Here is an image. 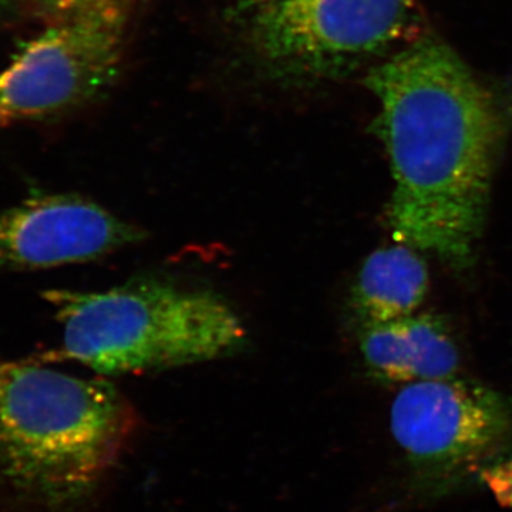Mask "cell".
Instances as JSON below:
<instances>
[{"label":"cell","instance_id":"obj_9","mask_svg":"<svg viewBox=\"0 0 512 512\" xmlns=\"http://www.w3.org/2000/svg\"><path fill=\"white\" fill-rule=\"evenodd\" d=\"M429 291V271L416 249L399 244L367 256L355 286L353 309L362 323H382L416 313Z\"/></svg>","mask_w":512,"mask_h":512},{"label":"cell","instance_id":"obj_5","mask_svg":"<svg viewBox=\"0 0 512 512\" xmlns=\"http://www.w3.org/2000/svg\"><path fill=\"white\" fill-rule=\"evenodd\" d=\"M390 429L421 490L443 494L508 444L512 403L456 376L404 384L390 409Z\"/></svg>","mask_w":512,"mask_h":512},{"label":"cell","instance_id":"obj_6","mask_svg":"<svg viewBox=\"0 0 512 512\" xmlns=\"http://www.w3.org/2000/svg\"><path fill=\"white\" fill-rule=\"evenodd\" d=\"M134 10L110 8L49 23L0 72V126L42 120L109 92L123 66Z\"/></svg>","mask_w":512,"mask_h":512},{"label":"cell","instance_id":"obj_1","mask_svg":"<svg viewBox=\"0 0 512 512\" xmlns=\"http://www.w3.org/2000/svg\"><path fill=\"white\" fill-rule=\"evenodd\" d=\"M367 86L380 101L376 128L394 181L387 227L399 244L466 271L504 138L500 104L450 47L431 39L380 63Z\"/></svg>","mask_w":512,"mask_h":512},{"label":"cell","instance_id":"obj_3","mask_svg":"<svg viewBox=\"0 0 512 512\" xmlns=\"http://www.w3.org/2000/svg\"><path fill=\"white\" fill-rule=\"evenodd\" d=\"M66 359L126 375L220 359L245 328L220 296L144 279L104 292L50 291Z\"/></svg>","mask_w":512,"mask_h":512},{"label":"cell","instance_id":"obj_4","mask_svg":"<svg viewBox=\"0 0 512 512\" xmlns=\"http://www.w3.org/2000/svg\"><path fill=\"white\" fill-rule=\"evenodd\" d=\"M413 0H228L227 23L252 72L282 89L342 79L416 29Z\"/></svg>","mask_w":512,"mask_h":512},{"label":"cell","instance_id":"obj_8","mask_svg":"<svg viewBox=\"0 0 512 512\" xmlns=\"http://www.w3.org/2000/svg\"><path fill=\"white\" fill-rule=\"evenodd\" d=\"M359 345L370 375L383 383L446 379L456 376L460 367L456 342L433 313L363 323Z\"/></svg>","mask_w":512,"mask_h":512},{"label":"cell","instance_id":"obj_7","mask_svg":"<svg viewBox=\"0 0 512 512\" xmlns=\"http://www.w3.org/2000/svg\"><path fill=\"white\" fill-rule=\"evenodd\" d=\"M144 235L77 195H35L0 214V271L93 261Z\"/></svg>","mask_w":512,"mask_h":512},{"label":"cell","instance_id":"obj_10","mask_svg":"<svg viewBox=\"0 0 512 512\" xmlns=\"http://www.w3.org/2000/svg\"><path fill=\"white\" fill-rule=\"evenodd\" d=\"M37 9L49 23L76 18L84 13L110 8L136 9L140 0H35Z\"/></svg>","mask_w":512,"mask_h":512},{"label":"cell","instance_id":"obj_11","mask_svg":"<svg viewBox=\"0 0 512 512\" xmlns=\"http://www.w3.org/2000/svg\"><path fill=\"white\" fill-rule=\"evenodd\" d=\"M13 2H15V0H0V19H2V16L5 15L6 10L12 6Z\"/></svg>","mask_w":512,"mask_h":512},{"label":"cell","instance_id":"obj_2","mask_svg":"<svg viewBox=\"0 0 512 512\" xmlns=\"http://www.w3.org/2000/svg\"><path fill=\"white\" fill-rule=\"evenodd\" d=\"M136 426L133 406L107 380L0 365V483L26 500L45 507L82 500Z\"/></svg>","mask_w":512,"mask_h":512}]
</instances>
